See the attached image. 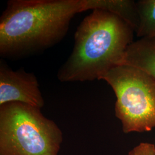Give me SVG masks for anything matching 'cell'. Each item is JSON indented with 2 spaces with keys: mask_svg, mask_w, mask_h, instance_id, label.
<instances>
[{
  "mask_svg": "<svg viewBox=\"0 0 155 155\" xmlns=\"http://www.w3.org/2000/svg\"><path fill=\"white\" fill-rule=\"evenodd\" d=\"M82 12V0L8 1L0 18V55L16 59L49 48Z\"/></svg>",
  "mask_w": 155,
  "mask_h": 155,
  "instance_id": "cell-1",
  "label": "cell"
},
{
  "mask_svg": "<svg viewBox=\"0 0 155 155\" xmlns=\"http://www.w3.org/2000/svg\"><path fill=\"white\" fill-rule=\"evenodd\" d=\"M134 32L120 17L92 11L78 27L73 50L59 68L58 79L61 82L101 80L111 68L120 65L133 42Z\"/></svg>",
  "mask_w": 155,
  "mask_h": 155,
  "instance_id": "cell-2",
  "label": "cell"
},
{
  "mask_svg": "<svg viewBox=\"0 0 155 155\" xmlns=\"http://www.w3.org/2000/svg\"><path fill=\"white\" fill-rule=\"evenodd\" d=\"M63 133L40 109L20 102L0 106V155H58Z\"/></svg>",
  "mask_w": 155,
  "mask_h": 155,
  "instance_id": "cell-3",
  "label": "cell"
},
{
  "mask_svg": "<svg viewBox=\"0 0 155 155\" xmlns=\"http://www.w3.org/2000/svg\"><path fill=\"white\" fill-rule=\"evenodd\" d=\"M101 80L105 81L116 94V116L124 133L155 128V79L137 68L117 65Z\"/></svg>",
  "mask_w": 155,
  "mask_h": 155,
  "instance_id": "cell-4",
  "label": "cell"
},
{
  "mask_svg": "<svg viewBox=\"0 0 155 155\" xmlns=\"http://www.w3.org/2000/svg\"><path fill=\"white\" fill-rule=\"evenodd\" d=\"M9 102H20L41 109L45 100L37 78L23 68L13 70L0 63V106Z\"/></svg>",
  "mask_w": 155,
  "mask_h": 155,
  "instance_id": "cell-5",
  "label": "cell"
},
{
  "mask_svg": "<svg viewBox=\"0 0 155 155\" xmlns=\"http://www.w3.org/2000/svg\"><path fill=\"white\" fill-rule=\"evenodd\" d=\"M120 65L137 68L155 79V38L133 41L127 47Z\"/></svg>",
  "mask_w": 155,
  "mask_h": 155,
  "instance_id": "cell-6",
  "label": "cell"
},
{
  "mask_svg": "<svg viewBox=\"0 0 155 155\" xmlns=\"http://www.w3.org/2000/svg\"><path fill=\"white\" fill-rule=\"evenodd\" d=\"M83 12L102 10L120 17L134 31L138 27L139 16L135 1L131 0H82Z\"/></svg>",
  "mask_w": 155,
  "mask_h": 155,
  "instance_id": "cell-7",
  "label": "cell"
},
{
  "mask_svg": "<svg viewBox=\"0 0 155 155\" xmlns=\"http://www.w3.org/2000/svg\"><path fill=\"white\" fill-rule=\"evenodd\" d=\"M139 24L135 32L141 38H155V0H141L136 2Z\"/></svg>",
  "mask_w": 155,
  "mask_h": 155,
  "instance_id": "cell-8",
  "label": "cell"
},
{
  "mask_svg": "<svg viewBox=\"0 0 155 155\" xmlns=\"http://www.w3.org/2000/svg\"><path fill=\"white\" fill-rule=\"evenodd\" d=\"M128 155H155V145L149 143H141L131 150Z\"/></svg>",
  "mask_w": 155,
  "mask_h": 155,
  "instance_id": "cell-9",
  "label": "cell"
}]
</instances>
